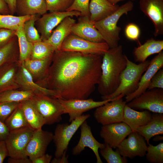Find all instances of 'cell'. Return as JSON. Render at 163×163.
<instances>
[{
    "mask_svg": "<svg viewBox=\"0 0 163 163\" xmlns=\"http://www.w3.org/2000/svg\"><path fill=\"white\" fill-rule=\"evenodd\" d=\"M102 57L96 54L55 51L47 76L40 85L55 91L61 99H87L100 82Z\"/></svg>",
    "mask_w": 163,
    "mask_h": 163,
    "instance_id": "1",
    "label": "cell"
},
{
    "mask_svg": "<svg viewBox=\"0 0 163 163\" xmlns=\"http://www.w3.org/2000/svg\"><path fill=\"white\" fill-rule=\"evenodd\" d=\"M127 56L121 45L109 49L103 55L101 65V74L98 91L101 96L110 95L118 87L121 75L126 68Z\"/></svg>",
    "mask_w": 163,
    "mask_h": 163,
    "instance_id": "2",
    "label": "cell"
},
{
    "mask_svg": "<svg viewBox=\"0 0 163 163\" xmlns=\"http://www.w3.org/2000/svg\"><path fill=\"white\" fill-rule=\"evenodd\" d=\"M127 64L120 78V84L111 94L101 96L102 100L113 99L120 95L124 96L131 94L137 89L141 77L147 69L150 61L146 60L136 64L126 57Z\"/></svg>",
    "mask_w": 163,
    "mask_h": 163,
    "instance_id": "3",
    "label": "cell"
},
{
    "mask_svg": "<svg viewBox=\"0 0 163 163\" xmlns=\"http://www.w3.org/2000/svg\"><path fill=\"white\" fill-rule=\"evenodd\" d=\"M132 1H129L119 6L113 13L104 18L94 22L95 28L99 31L103 40L110 48L117 46L120 40V27L117 23L120 17L123 14H127L133 8Z\"/></svg>",
    "mask_w": 163,
    "mask_h": 163,
    "instance_id": "4",
    "label": "cell"
},
{
    "mask_svg": "<svg viewBox=\"0 0 163 163\" xmlns=\"http://www.w3.org/2000/svg\"><path fill=\"white\" fill-rule=\"evenodd\" d=\"M30 100L44 119L45 124H53L62 120L64 111L58 98L34 94Z\"/></svg>",
    "mask_w": 163,
    "mask_h": 163,
    "instance_id": "5",
    "label": "cell"
},
{
    "mask_svg": "<svg viewBox=\"0 0 163 163\" xmlns=\"http://www.w3.org/2000/svg\"><path fill=\"white\" fill-rule=\"evenodd\" d=\"M90 116L89 114H83L72 121L70 124L64 123L57 125L53 138L56 146L55 157H60L66 152L72 136L82 123Z\"/></svg>",
    "mask_w": 163,
    "mask_h": 163,
    "instance_id": "6",
    "label": "cell"
},
{
    "mask_svg": "<svg viewBox=\"0 0 163 163\" xmlns=\"http://www.w3.org/2000/svg\"><path fill=\"white\" fill-rule=\"evenodd\" d=\"M120 95L113 100L96 108L94 117L102 125L123 122V111L126 103Z\"/></svg>",
    "mask_w": 163,
    "mask_h": 163,
    "instance_id": "7",
    "label": "cell"
},
{
    "mask_svg": "<svg viewBox=\"0 0 163 163\" xmlns=\"http://www.w3.org/2000/svg\"><path fill=\"white\" fill-rule=\"evenodd\" d=\"M34 130L28 126L10 131L5 140L8 156L13 158L28 157L26 149Z\"/></svg>",
    "mask_w": 163,
    "mask_h": 163,
    "instance_id": "8",
    "label": "cell"
},
{
    "mask_svg": "<svg viewBox=\"0 0 163 163\" xmlns=\"http://www.w3.org/2000/svg\"><path fill=\"white\" fill-rule=\"evenodd\" d=\"M109 48L108 45L105 42H94L71 33L63 42L60 50L85 54H96L103 56Z\"/></svg>",
    "mask_w": 163,
    "mask_h": 163,
    "instance_id": "9",
    "label": "cell"
},
{
    "mask_svg": "<svg viewBox=\"0 0 163 163\" xmlns=\"http://www.w3.org/2000/svg\"><path fill=\"white\" fill-rule=\"evenodd\" d=\"M127 105L135 110H146L154 113H163V89L147 90L128 102Z\"/></svg>",
    "mask_w": 163,
    "mask_h": 163,
    "instance_id": "10",
    "label": "cell"
},
{
    "mask_svg": "<svg viewBox=\"0 0 163 163\" xmlns=\"http://www.w3.org/2000/svg\"><path fill=\"white\" fill-rule=\"evenodd\" d=\"M63 109L64 114L69 116L70 122L91 109L101 106L113 99L95 101L91 98L64 100L58 98Z\"/></svg>",
    "mask_w": 163,
    "mask_h": 163,
    "instance_id": "11",
    "label": "cell"
},
{
    "mask_svg": "<svg viewBox=\"0 0 163 163\" xmlns=\"http://www.w3.org/2000/svg\"><path fill=\"white\" fill-rule=\"evenodd\" d=\"M80 16H82L81 13L76 11L52 12L43 14L38 20V28L42 41L47 40L54 29L65 18Z\"/></svg>",
    "mask_w": 163,
    "mask_h": 163,
    "instance_id": "12",
    "label": "cell"
},
{
    "mask_svg": "<svg viewBox=\"0 0 163 163\" xmlns=\"http://www.w3.org/2000/svg\"><path fill=\"white\" fill-rule=\"evenodd\" d=\"M148 145L145 138L136 132H132L117 148L122 156L132 159L136 156L144 157Z\"/></svg>",
    "mask_w": 163,
    "mask_h": 163,
    "instance_id": "13",
    "label": "cell"
},
{
    "mask_svg": "<svg viewBox=\"0 0 163 163\" xmlns=\"http://www.w3.org/2000/svg\"><path fill=\"white\" fill-rule=\"evenodd\" d=\"M141 11L152 21L154 27V35L163 34V0H140Z\"/></svg>",
    "mask_w": 163,
    "mask_h": 163,
    "instance_id": "14",
    "label": "cell"
},
{
    "mask_svg": "<svg viewBox=\"0 0 163 163\" xmlns=\"http://www.w3.org/2000/svg\"><path fill=\"white\" fill-rule=\"evenodd\" d=\"M53 135L52 133L42 129L34 130L26 149V156L31 161L45 154L53 140Z\"/></svg>",
    "mask_w": 163,
    "mask_h": 163,
    "instance_id": "15",
    "label": "cell"
},
{
    "mask_svg": "<svg viewBox=\"0 0 163 163\" xmlns=\"http://www.w3.org/2000/svg\"><path fill=\"white\" fill-rule=\"evenodd\" d=\"M132 132L130 128L122 122L102 125L100 136L104 143L116 149Z\"/></svg>",
    "mask_w": 163,
    "mask_h": 163,
    "instance_id": "16",
    "label": "cell"
},
{
    "mask_svg": "<svg viewBox=\"0 0 163 163\" xmlns=\"http://www.w3.org/2000/svg\"><path fill=\"white\" fill-rule=\"evenodd\" d=\"M80 127V137L78 143L72 149V154L75 155H79L86 147H88L94 154L97 163H102L98 150L105 147L104 143H100L94 138L92 134L91 128L88 124L86 120L82 123Z\"/></svg>",
    "mask_w": 163,
    "mask_h": 163,
    "instance_id": "17",
    "label": "cell"
},
{
    "mask_svg": "<svg viewBox=\"0 0 163 163\" xmlns=\"http://www.w3.org/2000/svg\"><path fill=\"white\" fill-rule=\"evenodd\" d=\"M16 81L21 90L30 91L34 94H43L60 98L59 95L55 91L36 83L22 63H19Z\"/></svg>",
    "mask_w": 163,
    "mask_h": 163,
    "instance_id": "18",
    "label": "cell"
},
{
    "mask_svg": "<svg viewBox=\"0 0 163 163\" xmlns=\"http://www.w3.org/2000/svg\"><path fill=\"white\" fill-rule=\"evenodd\" d=\"M163 66V51H162L150 61L148 67L141 77L136 90L133 93L126 96L125 101L126 103L130 102L146 91L152 77Z\"/></svg>",
    "mask_w": 163,
    "mask_h": 163,
    "instance_id": "19",
    "label": "cell"
},
{
    "mask_svg": "<svg viewBox=\"0 0 163 163\" xmlns=\"http://www.w3.org/2000/svg\"><path fill=\"white\" fill-rule=\"evenodd\" d=\"M72 26L71 33L87 40L96 43L104 42L89 17L80 16Z\"/></svg>",
    "mask_w": 163,
    "mask_h": 163,
    "instance_id": "20",
    "label": "cell"
},
{
    "mask_svg": "<svg viewBox=\"0 0 163 163\" xmlns=\"http://www.w3.org/2000/svg\"><path fill=\"white\" fill-rule=\"evenodd\" d=\"M53 55L40 59H28L21 63L30 74L34 81L40 85L47 76Z\"/></svg>",
    "mask_w": 163,
    "mask_h": 163,
    "instance_id": "21",
    "label": "cell"
},
{
    "mask_svg": "<svg viewBox=\"0 0 163 163\" xmlns=\"http://www.w3.org/2000/svg\"><path fill=\"white\" fill-rule=\"evenodd\" d=\"M75 23L72 17L65 18L53 30L49 37L43 41L50 45L54 51L60 50L63 42L71 33L72 27Z\"/></svg>",
    "mask_w": 163,
    "mask_h": 163,
    "instance_id": "22",
    "label": "cell"
},
{
    "mask_svg": "<svg viewBox=\"0 0 163 163\" xmlns=\"http://www.w3.org/2000/svg\"><path fill=\"white\" fill-rule=\"evenodd\" d=\"M150 111L144 110L137 111L125 105L123 111V122L126 124L132 132H136L138 127L146 124L151 120Z\"/></svg>",
    "mask_w": 163,
    "mask_h": 163,
    "instance_id": "23",
    "label": "cell"
},
{
    "mask_svg": "<svg viewBox=\"0 0 163 163\" xmlns=\"http://www.w3.org/2000/svg\"><path fill=\"white\" fill-rule=\"evenodd\" d=\"M18 61L6 63L0 67V93L11 89H19L16 76Z\"/></svg>",
    "mask_w": 163,
    "mask_h": 163,
    "instance_id": "24",
    "label": "cell"
},
{
    "mask_svg": "<svg viewBox=\"0 0 163 163\" xmlns=\"http://www.w3.org/2000/svg\"><path fill=\"white\" fill-rule=\"evenodd\" d=\"M107 0H90L89 9L90 18L95 22L102 20L115 12L119 7Z\"/></svg>",
    "mask_w": 163,
    "mask_h": 163,
    "instance_id": "25",
    "label": "cell"
},
{
    "mask_svg": "<svg viewBox=\"0 0 163 163\" xmlns=\"http://www.w3.org/2000/svg\"><path fill=\"white\" fill-rule=\"evenodd\" d=\"M145 139L147 144L150 139L155 136L163 134V114L154 113L150 120L145 125L136 130Z\"/></svg>",
    "mask_w": 163,
    "mask_h": 163,
    "instance_id": "26",
    "label": "cell"
},
{
    "mask_svg": "<svg viewBox=\"0 0 163 163\" xmlns=\"http://www.w3.org/2000/svg\"><path fill=\"white\" fill-rule=\"evenodd\" d=\"M163 50V40L149 39L143 44L135 47L133 55L135 61L144 62L149 56L158 53Z\"/></svg>",
    "mask_w": 163,
    "mask_h": 163,
    "instance_id": "27",
    "label": "cell"
},
{
    "mask_svg": "<svg viewBox=\"0 0 163 163\" xmlns=\"http://www.w3.org/2000/svg\"><path fill=\"white\" fill-rule=\"evenodd\" d=\"M22 110L29 126L35 130L42 129L45 124V121L30 100L19 103Z\"/></svg>",
    "mask_w": 163,
    "mask_h": 163,
    "instance_id": "28",
    "label": "cell"
},
{
    "mask_svg": "<svg viewBox=\"0 0 163 163\" xmlns=\"http://www.w3.org/2000/svg\"><path fill=\"white\" fill-rule=\"evenodd\" d=\"M17 9L22 15H43L47 11L46 0H17Z\"/></svg>",
    "mask_w": 163,
    "mask_h": 163,
    "instance_id": "29",
    "label": "cell"
},
{
    "mask_svg": "<svg viewBox=\"0 0 163 163\" xmlns=\"http://www.w3.org/2000/svg\"><path fill=\"white\" fill-rule=\"evenodd\" d=\"M24 24L15 30V35L18 37L19 48L18 62L21 63L30 59L33 47V43L27 39L24 33Z\"/></svg>",
    "mask_w": 163,
    "mask_h": 163,
    "instance_id": "30",
    "label": "cell"
},
{
    "mask_svg": "<svg viewBox=\"0 0 163 163\" xmlns=\"http://www.w3.org/2000/svg\"><path fill=\"white\" fill-rule=\"evenodd\" d=\"M34 94L31 91L20 89L7 90L0 93V103L20 102L30 100Z\"/></svg>",
    "mask_w": 163,
    "mask_h": 163,
    "instance_id": "31",
    "label": "cell"
},
{
    "mask_svg": "<svg viewBox=\"0 0 163 163\" xmlns=\"http://www.w3.org/2000/svg\"><path fill=\"white\" fill-rule=\"evenodd\" d=\"M34 15L16 16L0 14V29L5 28L16 30L21 25L23 24L25 21L31 18Z\"/></svg>",
    "mask_w": 163,
    "mask_h": 163,
    "instance_id": "32",
    "label": "cell"
},
{
    "mask_svg": "<svg viewBox=\"0 0 163 163\" xmlns=\"http://www.w3.org/2000/svg\"><path fill=\"white\" fill-rule=\"evenodd\" d=\"M18 59L16 44L14 39L0 48V67L7 63L18 61Z\"/></svg>",
    "mask_w": 163,
    "mask_h": 163,
    "instance_id": "33",
    "label": "cell"
},
{
    "mask_svg": "<svg viewBox=\"0 0 163 163\" xmlns=\"http://www.w3.org/2000/svg\"><path fill=\"white\" fill-rule=\"evenodd\" d=\"M5 123L10 131L30 127L19 105L7 118Z\"/></svg>",
    "mask_w": 163,
    "mask_h": 163,
    "instance_id": "34",
    "label": "cell"
},
{
    "mask_svg": "<svg viewBox=\"0 0 163 163\" xmlns=\"http://www.w3.org/2000/svg\"><path fill=\"white\" fill-rule=\"evenodd\" d=\"M33 46L30 59H40L53 55L54 50L49 44L43 41L33 43Z\"/></svg>",
    "mask_w": 163,
    "mask_h": 163,
    "instance_id": "35",
    "label": "cell"
},
{
    "mask_svg": "<svg viewBox=\"0 0 163 163\" xmlns=\"http://www.w3.org/2000/svg\"><path fill=\"white\" fill-rule=\"evenodd\" d=\"M105 147L100 149L101 155L107 163H126L127 162L126 158L121 155L119 152L116 151L108 144L104 143Z\"/></svg>",
    "mask_w": 163,
    "mask_h": 163,
    "instance_id": "36",
    "label": "cell"
},
{
    "mask_svg": "<svg viewBox=\"0 0 163 163\" xmlns=\"http://www.w3.org/2000/svg\"><path fill=\"white\" fill-rule=\"evenodd\" d=\"M37 20L36 15L25 21L24 24V30L25 36L27 40L34 43L41 41L40 36L34 27L35 21Z\"/></svg>",
    "mask_w": 163,
    "mask_h": 163,
    "instance_id": "37",
    "label": "cell"
},
{
    "mask_svg": "<svg viewBox=\"0 0 163 163\" xmlns=\"http://www.w3.org/2000/svg\"><path fill=\"white\" fill-rule=\"evenodd\" d=\"M145 155L147 160L151 163H163V143L154 146L149 144Z\"/></svg>",
    "mask_w": 163,
    "mask_h": 163,
    "instance_id": "38",
    "label": "cell"
},
{
    "mask_svg": "<svg viewBox=\"0 0 163 163\" xmlns=\"http://www.w3.org/2000/svg\"><path fill=\"white\" fill-rule=\"evenodd\" d=\"M74 0H46L47 11L50 12L66 11Z\"/></svg>",
    "mask_w": 163,
    "mask_h": 163,
    "instance_id": "39",
    "label": "cell"
},
{
    "mask_svg": "<svg viewBox=\"0 0 163 163\" xmlns=\"http://www.w3.org/2000/svg\"><path fill=\"white\" fill-rule=\"evenodd\" d=\"M90 0H74L72 5L66 10L76 11L81 13L82 16L90 17L89 5Z\"/></svg>",
    "mask_w": 163,
    "mask_h": 163,
    "instance_id": "40",
    "label": "cell"
},
{
    "mask_svg": "<svg viewBox=\"0 0 163 163\" xmlns=\"http://www.w3.org/2000/svg\"><path fill=\"white\" fill-rule=\"evenodd\" d=\"M19 103H0V120L5 122L7 118L18 106Z\"/></svg>",
    "mask_w": 163,
    "mask_h": 163,
    "instance_id": "41",
    "label": "cell"
},
{
    "mask_svg": "<svg viewBox=\"0 0 163 163\" xmlns=\"http://www.w3.org/2000/svg\"><path fill=\"white\" fill-rule=\"evenodd\" d=\"M125 33L126 37L128 39L137 40L140 35V30L137 25L133 23H130L126 26Z\"/></svg>",
    "mask_w": 163,
    "mask_h": 163,
    "instance_id": "42",
    "label": "cell"
},
{
    "mask_svg": "<svg viewBox=\"0 0 163 163\" xmlns=\"http://www.w3.org/2000/svg\"><path fill=\"white\" fill-rule=\"evenodd\" d=\"M154 88L163 89V69H161L151 79L147 90Z\"/></svg>",
    "mask_w": 163,
    "mask_h": 163,
    "instance_id": "43",
    "label": "cell"
},
{
    "mask_svg": "<svg viewBox=\"0 0 163 163\" xmlns=\"http://www.w3.org/2000/svg\"><path fill=\"white\" fill-rule=\"evenodd\" d=\"M15 30L10 29H0V48L2 47L11 39L15 35Z\"/></svg>",
    "mask_w": 163,
    "mask_h": 163,
    "instance_id": "44",
    "label": "cell"
},
{
    "mask_svg": "<svg viewBox=\"0 0 163 163\" xmlns=\"http://www.w3.org/2000/svg\"><path fill=\"white\" fill-rule=\"evenodd\" d=\"M9 132L5 122L0 120V141H5Z\"/></svg>",
    "mask_w": 163,
    "mask_h": 163,
    "instance_id": "45",
    "label": "cell"
},
{
    "mask_svg": "<svg viewBox=\"0 0 163 163\" xmlns=\"http://www.w3.org/2000/svg\"><path fill=\"white\" fill-rule=\"evenodd\" d=\"M52 156L48 154H45L31 160L32 163H49L51 162Z\"/></svg>",
    "mask_w": 163,
    "mask_h": 163,
    "instance_id": "46",
    "label": "cell"
},
{
    "mask_svg": "<svg viewBox=\"0 0 163 163\" xmlns=\"http://www.w3.org/2000/svg\"><path fill=\"white\" fill-rule=\"evenodd\" d=\"M8 156V153L5 141H0V163H2Z\"/></svg>",
    "mask_w": 163,
    "mask_h": 163,
    "instance_id": "47",
    "label": "cell"
},
{
    "mask_svg": "<svg viewBox=\"0 0 163 163\" xmlns=\"http://www.w3.org/2000/svg\"><path fill=\"white\" fill-rule=\"evenodd\" d=\"M9 163H32L31 161L28 158H10L8 160Z\"/></svg>",
    "mask_w": 163,
    "mask_h": 163,
    "instance_id": "48",
    "label": "cell"
},
{
    "mask_svg": "<svg viewBox=\"0 0 163 163\" xmlns=\"http://www.w3.org/2000/svg\"><path fill=\"white\" fill-rule=\"evenodd\" d=\"M66 152H65L63 155L59 158L55 157L52 160L51 162L52 163H67L68 162V156L66 155Z\"/></svg>",
    "mask_w": 163,
    "mask_h": 163,
    "instance_id": "49",
    "label": "cell"
},
{
    "mask_svg": "<svg viewBox=\"0 0 163 163\" xmlns=\"http://www.w3.org/2000/svg\"><path fill=\"white\" fill-rule=\"evenodd\" d=\"M10 11L14 13L16 10L17 0H5Z\"/></svg>",
    "mask_w": 163,
    "mask_h": 163,
    "instance_id": "50",
    "label": "cell"
},
{
    "mask_svg": "<svg viewBox=\"0 0 163 163\" xmlns=\"http://www.w3.org/2000/svg\"><path fill=\"white\" fill-rule=\"evenodd\" d=\"M10 11L5 0H0V13H8Z\"/></svg>",
    "mask_w": 163,
    "mask_h": 163,
    "instance_id": "51",
    "label": "cell"
},
{
    "mask_svg": "<svg viewBox=\"0 0 163 163\" xmlns=\"http://www.w3.org/2000/svg\"><path fill=\"white\" fill-rule=\"evenodd\" d=\"M110 2L111 4L113 5H116L117 4V3L122 1L125 0H107ZM129 1H134L136 0H127Z\"/></svg>",
    "mask_w": 163,
    "mask_h": 163,
    "instance_id": "52",
    "label": "cell"
},
{
    "mask_svg": "<svg viewBox=\"0 0 163 163\" xmlns=\"http://www.w3.org/2000/svg\"><path fill=\"white\" fill-rule=\"evenodd\" d=\"M155 136V137L153 139V141H158L163 140V136H159V135H157Z\"/></svg>",
    "mask_w": 163,
    "mask_h": 163,
    "instance_id": "53",
    "label": "cell"
}]
</instances>
